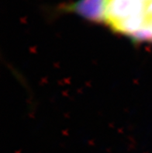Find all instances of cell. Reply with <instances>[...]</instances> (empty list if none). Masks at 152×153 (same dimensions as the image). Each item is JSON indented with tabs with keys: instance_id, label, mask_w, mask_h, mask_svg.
<instances>
[{
	"instance_id": "obj_1",
	"label": "cell",
	"mask_w": 152,
	"mask_h": 153,
	"mask_svg": "<svg viewBox=\"0 0 152 153\" xmlns=\"http://www.w3.org/2000/svg\"><path fill=\"white\" fill-rule=\"evenodd\" d=\"M74 10L117 33L152 42V0H81Z\"/></svg>"
}]
</instances>
